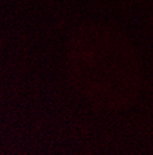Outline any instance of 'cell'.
<instances>
[{"mask_svg":"<svg viewBox=\"0 0 153 155\" xmlns=\"http://www.w3.org/2000/svg\"><path fill=\"white\" fill-rule=\"evenodd\" d=\"M72 56L77 68L94 74V84L104 86L129 83L136 85V61L132 50L118 32L104 26L85 27L72 40ZM87 77V78H88Z\"/></svg>","mask_w":153,"mask_h":155,"instance_id":"1","label":"cell"}]
</instances>
